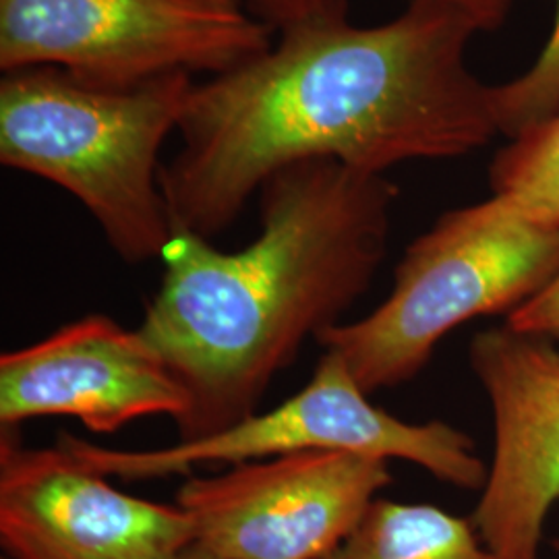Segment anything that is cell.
Instances as JSON below:
<instances>
[{
    "instance_id": "cell-1",
    "label": "cell",
    "mask_w": 559,
    "mask_h": 559,
    "mask_svg": "<svg viewBox=\"0 0 559 559\" xmlns=\"http://www.w3.org/2000/svg\"><path fill=\"white\" fill-rule=\"evenodd\" d=\"M278 40L258 59L195 83L182 147L162 164L175 233L212 240L280 168L336 160L385 175L411 160L459 158L500 135L496 90L468 69L479 23L443 0H411L360 27L346 0L258 13Z\"/></svg>"
},
{
    "instance_id": "cell-2",
    "label": "cell",
    "mask_w": 559,
    "mask_h": 559,
    "mask_svg": "<svg viewBox=\"0 0 559 559\" xmlns=\"http://www.w3.org/2000/svg\"><path fill=\"white\" fill-rule=\"evenodd\" d=\"M399 189L336 160L280 168L261 185V230L237 251L175 233L140 330L187 394L179 441L260 413L302 344L344 321L388 253Z\"/></svg>"
},
{
    "instance_id": "cell-3",
    "label": "cell",
    "mask_w": 559,
    "mask_h": 559,
    "mask_svg": "<svg viewBox=\"0 0 559 559\" xmlns=\"http://www.w3.org/2000/svg\"><path fill=\"white\" fill-rule=\"evenodd\" d=\"M193 75L96 87L52 67L0 81V162L71 193L120 260L162 258L175 237L160 150L179 129Z\"/></svg>"
},
{
    "instance_id": "cell-4",
    "label": "cell",
    "mask_w": 559,
    "mask_h": 559,
    "mask_svg": "<svg viewBox=\"0 0 559 559\" xmlns=\"http://www.w3.org/2000/svg\"><path fill=\"white\" fill-rule=\"evenodd\" d=\"M558 278L559 224L491 195L440 216L406 247L383 302L318 344L342 357L371 396L415 380L460 325L510 318Z\"/></svg>"
},
{
    "instance_id": "cell-5",
    "label": "cell",
    "mask_w": 559,
    "mask_h": 559,
    "mask_svg": "<svg viewBox=\"0 0 559 559\" xmlns=\"http://www.w3.org/2000/svg\"><path fill=\"white\" fill-rule=\"evenodd\" d=\"M242 0H0V69L52 67L96 87L222 75L274 46Z\"/></svg>"
},
{
    "instance_id": "cell-6",
    "label": "cell",
    "mask_w": 559,
    "mask_h": 559,
    "mask_svg": "<svg viewBox=\"0 0 559 559\" xmlns=\"http://www.w3.org/2000/svg\"><path fill=\"white\" fill-rule=\"evenodd\" d=\"M57 443L92 471L129 483L191 475L205 464L235 466L311 450L413 462L441 483L466 491L483 489L489 471L477 443L462 429L443 420L408 423L376 406L332 350H323L313 378L297 394L210 438L152 450H117L62 431Z\"/></svg>"
},
{
    "instance_id": "cell-7",
    "label": "cell",
    "mask_w": 559,
    "mask_h": 559,
    "mask_svg": "<svg viewBox=\"0 0 559 559\" xmlns=\"http://www.w3.org/2000/svg\"><path fill=\"white\" fill-rule=\"evenodd\" d=\"M388 460L311 450L189 477L177 503L221 559H321L392 485Z\"/></svg>"
},
{
    "instance_id": "cell-8",
    "label": "cell",
    "mask_w": 559,
    "mask_h": 559,
    "mask_svg": "<svg viewBox=\"0 0 559 559\" xmlns=\"http://www.w3.org/2000/svg\"><path fill=\"white\" fill-rule=\"evenodd\" d=\"M0 545L13 559H179L195 526L179 503L117 489L60 443L0 433Z\"/></svg>"
},
{
    "instance_id": "cell-9",
    "label": "cell",
    "mask_w": 559,
    "mask_h": 559,
    "mask_svg": "<svg viewBox=\"0 0 559 559\" xmlns=\"http://www.w3.org/2000/svg\"><path fill=\"white\" fill-rule=\"evenodd\" d=\"M493 415V459L473 524L498 559H539L545 522L559 503V346L496 325L468 346Z\"/></svg>"
},
{
    "instance_id": "cell-10",
    "label": "cell",
    "mask_w": 559,
    "mask_h": 559,
    "mask_svg": "<svg viewBox=\"0 0 559 559\" xmlns=\"http://www.w3.org/2000/svg\"><path fill=\"white\" fill-rule=\"evenodd\" d=\"M187 394L158 348L110 316L90 313L0 357V427L71 417L94 433L166 415L180 419Z\"/></svg>"
},
{
    "instance_id": "cell-11",
    "label": "cell",
    "mask_w": 559,
    "mask_h": 559,
    "mask_svg": "<svg viewBox=\"0 0 559 559\" xmlns=\"http://www.w3.org/2000/svg\"><path fill=\"white\" fill-rule=\"evenodd\" d=\"M321 559H498L471 519L431 503L378 500L353 533Z\"/></svg>"
},
{
    "instance_id": "cell-12",
    "label": "cell",
    "mask_w": 559,
    "mask_h": 559,
    "mask_svg": "<svg viewBox=\"0 0 559 559\" xmlns=\"http://www.w3.org/2000/svg\"><path fill=\"white\" fill-rule=\"evenodd\" d=\"M491 195L535 221L559 224V112L500 150L489 168Z\"/></svg>"
},
{
    "instance_id": "cell-13",
    "label": "cell",
    "mask_w": 559,
    "mask_h": 559,
    "mask_svg": "<svg viewBox=\"0 0 559 559\" xmlns=\"http://www.w3.org/2000/svg\"><path fill=\"white\" fill-rule=\"evenodd\" d=\"M551 36L519 80L493 85L501 135L510 140L559 112V0Z\"/></svg>"
},
{
    "instance_id": "cell-14",
    "label": "cell",
    "mask_w": 559,
    "mask_h": 559,
    "mask_svg": "<svg viewBox=\"0 0 559 559\" xmlns=\"http://www.w3.org/2000/svg\"><path fill=\"white\" fill-rule=\"evenodd\" d=\"M506 325L519 332L554 340L559 346V278L535 299L524 302L510 318H506Z\"/></svg>"
},
{
    "instance_id": "cell-15",
    "label": "cell",
    "mask_w": 559,
    "mask_h": 559,
    "mask_svg": "<svg viewBox=\"0 0 559 559\" xmlns=\"http://www.w3.org/2000/svg\"><path fill=\"white\" fill-rule=\"evenodd\" d=\"M290 2H305V0H249V7L261 13L265 9L290 4ZM450 4H456L462 11H466L473 20L479 23L480 32H496L508 20L512 0H443Z\"/></svg>"
},
{
    "instance_id": "cell-16",
    "label": "cell",
    "mask_w": 559,
    "mask_h": 559,
    "mask_svg": "<svg viewBox=\"0 0 559 559\" xmlns=\"http://www.w3.org/2000/svg\"><path fill=\"white\" fill-rule=\"evenodd\" d=\"M179 559H221V558H216V556H214V554H210V551H207V549H203V547H201V545H198V543H195V545H191V547H189V549H187V551H185V554H182V556H180Z\"/></svg>"
},
{
    "instance_id": "cell-17",
    "label": "cell",
    "mask_w": 559,
    "mask_h": 559,
    "mask_svg": "<svg viewBox=\"0 0 559 559\" xmlns=\"http://www.w3.org/2000/svg\"><path fill=\"white\" fill-rule=\"evenodd\" d=\"M551 545H554V549H556V559H559V540H554Z\"/></svg>"
},
{
    "instance_id": "cell-18",
    "label": "cell",
    "mask_w": 559,
    "mask_h": 559,
    "mask_svg": "<svg viewBox=\"0 0 559 559\" xmlns=\"http://www.w3.org/2000/svg\"><path fill=\"white\" fill-rule=\"evenodd\" d=\"M2 559H13V558H9V556H2Z\"/></svg>"
}]
</instances>
